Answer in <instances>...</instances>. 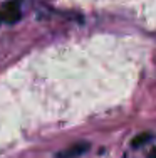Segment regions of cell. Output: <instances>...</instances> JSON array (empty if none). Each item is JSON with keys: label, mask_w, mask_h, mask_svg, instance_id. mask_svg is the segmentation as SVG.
<instances>
[{"label": "cell", "mask_w": 156, "mask_h": 158, "mask_svg": "<svg viewBox=\"0 0 156 158\" xmlns=\"http://www.w3.org/2000/svg\"><path fill=\"white\" fill-rule=\"evenodd\" d=\"M20 2L18 0H12V2H7L2 9V17L5 22L9 24H15L17 20H20Z\"/></svg>", "instance_id": "cell-1"}, {"label": "cell", "mask_w": 156, "mask_h": 158, "mask_svg": "<svg viewBox=\"0 0 156 158\" xmlns=\"http://www.w3.org/2000/svg\"><path fill=\"white\" fill-rule=\"evenodd\" d=\"M87 150H89V143H76V145L59 152L55 155V158H77V156L82 155V153H86Z\"/></svg>", "instance_id": "cell-2"}, {"label": "cell", "mask_w": 156, "mask_h": 158, "mask_svg": "<svg viewBox=\"0 0 156 158\" xmlns=\"http://www.w3.org/2000/svg\"><path fill=\"white\" fill-rule=\"evenodd\" d=\"M151 140V135L150 133H143V135H139V136H136L134 140H133V146L134 148H139L141 145H144L146 141H150Z\"/></svg>", "instance_id": "cell-3"}, {"label": "cell", "mask_w": 156, "mask_h": 158, "mask_svg": "<svg viewBox=\"0 0 156 158\" xmlns=\"http://www.w3.org/2000/svg\"><path fill=\"white\" fill-rule=\"evenodd\" d=\"M148 158H156V148H153L150 152V155H148Z\"/></svg>", "instance_id": "cell-4"}, {"label": "cell", "mask_w": 156, "mask_h": 158, "mask_svg": "<svg viewBox=\"0 0 156 158\" xmlns=\"http://www.w3.org/2000/svg\"><path fill=\"white\" fill-rule=\"evenodd\" d=\"M3 22V17H2V12H0V24Z\"/></svg>", "instance_id": "cell-5"}]
</instances>
